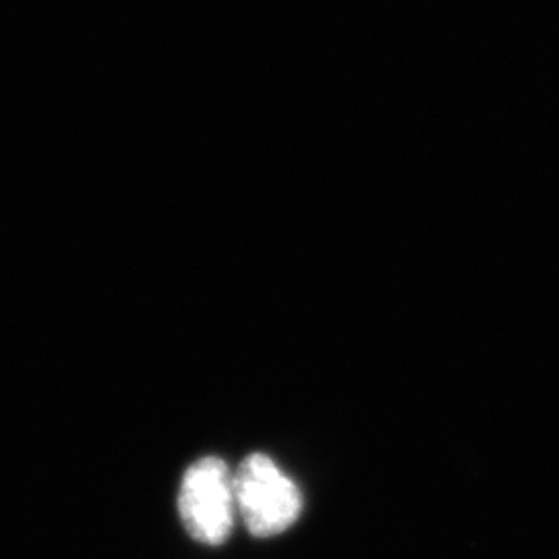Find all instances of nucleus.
Here are the masks:
<instances>
[{
	"mask_svg": "<svg viewBox=\"0 0 559 559\" xmlns=\"http://www.w3.org/2000/svg\"><path fill=\"white\" fill-rule=\"evenodd\" d=\"M233 480L237 514L251 535L276 537L299 519L302 510L299 487L270 456H249Z\"/></svg>",
	"mask_w": 559,
	"mask_h": 559,
	"instance_id": "obj_1",
	"label": "nucleus"
},
{
	"mask_svg": "<svg viewBox=\"0 0 559 559\" xmlns=\"http://www.w3.org/2000/svg\"><path fill=\"white\" fill-rule=\"evenodd\" d=\"M180 520L187 533L205 545L228 539L235 519V480L221 459H201L185 473L179 491Z\"/></svg>",
	"mask_w": 559,
	"mask_h": 559,
	"instance_id": "obj_2",
	"label": "nucleus"
}]
</instances>
